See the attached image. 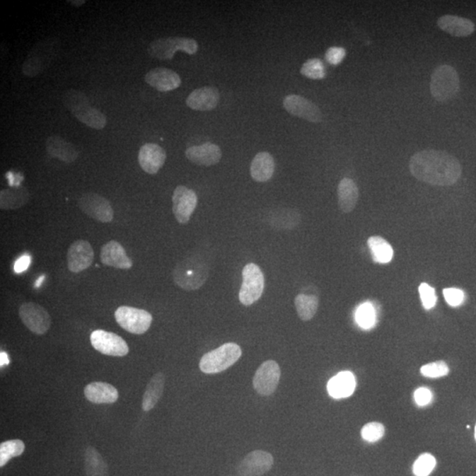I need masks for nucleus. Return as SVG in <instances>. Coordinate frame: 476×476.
Returning a JSON list of instances; mask_svg holds the SVG:
<instances>
[{
    "label": "nucleus",
    "instance_id": "1",
    "mask_svg": "<svg viewBox=\"0 0 476 476\" xmlns=\"http://www.w3.org/2000/svg\"><path fill=\"white\" fill-rule=\"evenodd\" d=\"M411 174L419 181L434 186H451L461 177L459 160L440 150L425 149L414 153L410 161Z\"/></svg>",
    "mask_w": 476,
    "mask_h": 476
},
{
    "label": "nucleus",
    "instance_id": "2",
    "mask_svg": "<svg viewBox=\"0 0 476 476\" xmlns=\"http://www.w3.org/2000/svg\"><path fill=\"white\" fill-rule=\"evenodd\" d=\"M63 102L64 106L81 123L96 130H102L105 127L106 116L89 105L88 98L83 93L70 89L64 93Z\"/></svg>",
    "mask_w": 476,
    "mask_h": 476
},
{
    "label": "nucleus",
    "instance_id": "3",
    "mask_svg": "<svg viewBox=\"0 0 476 476\" xmlns=\"http://www.w3.org/2000/svg\"><path fill=\"white\" fill-rule=\"evenodd\" d=\"M209 268L199 259H185L173 271L175 284L186 291H196L206 284Z\"/></svg>",
    "mask_w": 476,
    "mask_h": 476
},
{
    "label": "nucleus",
    "instance_id": "4",
    "mask_svg": "<svg viewBox=\"0 0 476 476\" xmlns=\"http://www.w3.org/2000/svg\"><path fill=\"white\" fill-rule=\"evenodd\" d=\"M460 91V78L457 71L448 64L436 67L431 75V92L440 103L453 99Z\"/></svg>",
    "mask_w": 476,
    "mask_h": 476
},
{
    "label": "nucleus",
    "instance_id": "5",
    "mask_svg": "<svg viewBox=\"0 0 476 476\" xmlns=\"http://www.w3.org/2000/svg\"><path fill=\"white\" fill-rule=\"evenodd\" d=\"M242 356V349L236 343H225L220 348L205 354L200 359V371L206 374L223 372L237 363Z\"/></svg>",
    "mask_w": 476,
    "mask_h": 476
},
{
    "label": "nucleus",
    "instance_id": "6",
    "mask_svg": "<svg viewBox=\"0 0 476 476\" xmlns=\"http://www.w3.org/2000/svg\"><path fill=\"white\" fill-rule=\"evenodd\" d=\"M199 45L195 39L185 37H166L153 41L148 48L149 54L160 60L173 59L178 51L193 55L198 52Z\"/></svg>",
    "mask_w": 476,
    "mask_h": 476
},
{
    "label": "nucleus",
    "instance_id": "7",
    "mask_svg": "<svg viewBox=\"0 0 476 476\" xmlns=\"http://www.w3.org/2000/svg\"><path fill=\"white\" fill-rule=\"evenodd\" d=\"M243 282L239 291L240 303L252 306L263 294L265 277L260 267L254 263L247 264L243 269Z\"/></svg>",
    "mask_w": 476,
    "mask_h": 476
},
{
    "label": "nucleus",
    "instance_id": "8",
    "mask_svg": "<svg viewBox=\"0 0 476 476\" xmlns=\"http://www.w3.org/2000/svg\"><path fill=\"white\" fill-rule=\"evenodd\" d=\"M117 324L125 331L134 335H143L152 324V315L145 310L130 306H120L115 313Z\"/></svg>",
    "mask_w": 476,
    "mask_h": 476
},
{
    "label": "nucleus",
    "instance_id": "9",
    "mask_svg": "<svg viewBox=\"0 0 476 476\" xmlns=\"http://www.w3.org/2000/svg\"><path fill=\"white\" fill-rule=\"evenodd\" d=\"M19 316L23 323L35 335L46 334L51 327L52 318L44 307L35 303H25L20 307Z\"/></svg>",
    "mask_w": 476,
    "mask_h": 476
},
{
    "label": "nucleus",
    "instance_id": "10",
    "mask_svg": "<svg viewBox=\"0 0 476 476\" xmlns=\"http://www.w3.org/2000/svg\"><path fill=\"white\" fill-rule=\"evenodd\" d=\"M281 378V368L277 361L268 360L260 365L253 377V388L261 396L273 395Z\"/></svg>",
    "mask_w": 476,
    "mask_h": 476
},
{
    "label": "nucleus",
    "instance_id": "11",
    "mask_svg": "<svg viewBox=\"0 0 476 476\" xmlns=\"http://www.w3.org/2000/svg\"><path fill=\"white\" fill-rule=\"evenodd\" d=\"M78 205L82 212L103 224L112 221L114 211L108 199L96 193H85L79 199Z\"/></svg>",
    "mask_w": 476,
    "mask_h": 476
},
{
    "label": "nucleus",
    "instance_id": "12",
    "mask_svg": "<svg viewBox=\"0 0 476 476\" xmlns=\"http://www.w3.org/2000/svg\"><path fill=\"white\" fill-rule=\"evenodd\" d=\"M91 342L94 349L103 355L124 356L129 352L127 343L114 332L95 330L91 335Z\"/></svg>",
    "mask_w": 476,
    "mask_h": 476
},
{
    "label": "nucleus",
    "instance_id": "13",
    "mask_svg": "<svg viewBox=\"0 0 476 476\" xmlns=\"http://www.w3.org/2000/svg\"><path fill=\"white\" fill-rule=\"evenodd\" d=\"M173 214L178 224H188L195 212L198 197L193 190L184 185H178L173 192Z\"/></svg>",
    "mask_w": 476,
    "mask_h": 476
},
{
    "label": "nucleus",
    "instance_id": "14",
    "mask_svg": "<svg viewBox=\"0 0 476 476\" xmlns=\"http://www.w3.org/2000/svg\"><path fill=\"white\" fill-rule=\"evenodd\" d=\"M95 259L94 250L85 240L71 243L67 252V266L71 273H81L91 266Z\"/></svg>",
    "mask_w": 476,
    "mask_h": 476
},
{
    "label": "nucleus",
    "instance_id": "15",
    "mask_svg": "<svg viewBox=\"0 0 476 476\" xmlns=\"http://www.w3.org/2000/svg\"><path fill=\"white\" fill-rule=\"evenodd\" d=\"M286 110L291 115L311 122L318 123L322 120L320 108L310 100L298 95H289L284 100Z\"/></svg>",
    "mask_w": 476,
    "mask_h": 476
},
{
    "label": "nucleus",
    "instance_id": "16",
    "mask_svg": "<svg viewBox=\"0 0 476 476\" xmlns=\"http://www.w3.org/2000/svg\"><path fill=\"white\" fill-rule=\"evenodd\" d=\"M274 458L269 453L256 450L247 454L239 464L238 473L241 476H260L273 468Z\"/></svg>",
    "mask_w": 476,
    "mask_h": 476
},
{
    "label": "nucleus",
    "instance_id": "17",
    "mask_svg": "<svg viewBox=\"0 0 476 476\" xmlns=\"http://www.w3.org/2000/svg\"><path fill=\"white\" fill-rule=\"evenodd\" d=\"M167 158L166 150L155 143H146L139 152V163L145 173L155 175L162 169Z\"/></svg>",
    "mask_w": 476,
    "mask_h": 476
},
{
    "label": "nucleus",
    "instance_id": "18",
    "mask_svg": "<svg viewBox=\"0 0 476 476\" xmlns=\"http://www.w3.org/2000/svg\"><path fill=\"white\" fill-rule=\"evenodd\" d=\"M185 156L190 162L196 166L209 167L216 166L220 162L223 153L219 146L207 142L186 149Z\"/></svg>",
    "mask_w": 476,
    "mask_h": 476
},
{
    "label": "nucleus",
    "instance_id": "19",
    "mask_svg": "<svg viewBox=\"0 0 476 476\" xmlns=\"http://www.w3.org/2000/svg\"><path fill=\"white\" fill-rule=\"evenodd\" d=\"M145 81L160 92L174 91L181 85V78L176 71L164 67H156L149 71L145 75Z\"/></svg>",
    "mask_w": 476,
    "mask_h": 476
},
{
    "label": "nucleus",
    "instance_id": "20",
    "mask_svg": "<svg viewBox=\"0 0 476 476\" xmlns=\"http://www.w3.org/2000/svg\"><path fill=\"white\" fill-rule=\"evenodd\" d=\"M220 93L213 87H203L195 89L186 99V105L190 108L200 112H207L216 108L219 103Z\"/></svg>",
    "mask_w": 476,
    "mask_h": 476
},
{
    "label": "nucleus",
    "instance_id": "21",
    "mask_svg": "<svg viewBox=\"0 0 476 476\" xmlns=\"http://www.w3.org/2000/svg\"><path fill=\"white\" fill-rule=\"evenodd\" d=\"M101 261L108 267L119 268V269H130L132 261L127 256L124 247L119 242L110 241L102 247Z\"/></svg>",
    "mask_w": 476,
    "mask_h": 476
},
{
    "label": "nucleus",
    "instance_id": "22",
    "mask_svg": "<svg viewBox=\"0 0 476 476\" xmlns=\"http://www.w3.org/2000/svg\"><path fill=\"white\" fill-rule=\"evenodd\" d=\"M438 26L443 31L456 37H466L474 33L475 25L473 21L467 18L445 16L440 17Z\"/></svg>",
    "mask_w": 476,
    "mask_h": 476
},
{
    "label": "nucleus",
    "instance_id": "23",
    "mask_svg": "<svg viewBox=\"0 0 476 476\" xmlns=\"http://www.w3.org/2000/svg\"><path fill=\"white\" fill-rule=\"evenodd\" d=\"M86 398L95 404H110L119 399V392L113 385L105 382H93L84 389Z\"/></svg>",
    "mask_w": 476,
    "mask_h": 476
},
{
    "label": "nucleus",
    "instance_id": "24",
    "mask_svg": "<svg viewBox=\"0 0 476 476\" xmlns=\"http://www.w3.org/2000/svg\"><path fill=\"white\" fill-rule=\"evenodd\" d=\"M356 378L352 372L342 371L328 382L329 395L334 399L348 398L356 389Z\"/></svg>",
    "mask_w": 476,
    "mask_h": 476
},
{
    "label": "nucleus",
    "instance_id": "25",
    "mask_svg": "<svg viewBox=\"0 0 476 476\" xmlns=\"http://www.w3.org/2000/svg\"><path fill=\"white\" fill-rule=\"evenodd\" d=\"M46 150L52 157L67 163H74L79 156L77 149L71 143L64 141L63 138L57 135L47 139Z\"/></svg>",
    "mask_w": 476,
    "mask_h": 476
},
{
    "label": "nucleus",
    "instance_id": "26",
    "mask_svg": "<svg viewBox=\"0 0 476 476\" xmlns=\"http://www.w3.org/2000/svg\"><path fill=\"white\" fill-rule=\"evenodd\" d=\"M338 204L343 213H352L359 199V190L352 179L343 178L338 185Z\"/></svg>",
    "mask_w": 476,
    "mask_h": 476
},
{
    "label": "nucleus",
    "instance_id": "27",
    "mask_svg": "<svg viewBox=\"0 0 476 476\" xmlns=\"http://www.w3.org/2000/svg\"><path fill=\"white\" fill-rule=\"evenodd\" d=\"M274 168L273 156L269 153L260 152L250 164V176L257 182H267L274 176Z\"/></svg>",
    "mask_w": 476,
    "mask_h": 476
},
{
    "label": "nucleus",
    "instance_id": "28",
    "mask_svg": "<svg viewBox=\"0 0 476 476\" xmlns=\"http://www.w3.org/2000/svg\"><path fill=\"white\" fill-rule=\"evenodd\" d=\"M164 385H166V377L162 372H158L153 376L151 381H149L143 396L142 409L144 411H150L156 407L161 398H162Z\"/></svg>",
    "mask_w": 476,
    "mask_h": 476
},
{
    "label": "nucleus",
    "instance_id": "29",
    "mask_svg": "<svg viewBox=\"0 0 476 476\" xmlns=\"http://www.w3.org/2000/svg\"><path fill=\"white\" fill-rule=\"evenodd\" d=\"M28 199L30 193L26 188L13 186L0 192V207L3 210L18 209L27 204Z\"/></svg>",
    "mask_w": 476,
    "mask_h": 476
},
{
    "label": "nucleus",
    "instance_id": "30",
    "mask_svg": "<svg viewBox=\"0 0 476 476\" xmlns=\"http://www.w3.org/2000/svg\"><path fill=\"white\" fill-rule=\"evenodd\" d=\"M52 56L42 55L40 47L37 46L25 60L23 71L28 77H35L44 71L52 61Z\"/></svg>",
    "mask_w": 476,
    "mask_h": 476
},
{
    "label": "nucleus",
    "instance_id": "31",
    "mask_svg": "<svg viewBox=\"0 0 476 476\" xmlns=\"http://www.w3.org/2000/svg\"><path fill=\"white\" fill-rule=\"evenodd\" d=\"M301 220L300 214L291 209L275 211L268 216V223L279 230H292L298 226Z\"/></svg>",
    "mask_w": 476,
    "mask_h": 476
},
{
    "label": "nucleus",
    "instance_id": "32",
    "mask_svg": "<svg viewBox=\"0 0 476 476\" xmlns=\"http://www.w3.org/2000/svg\"><path fill=\"white\" fill-rule=\"evenodd\" d=\"M84 457L87 476H108V465L94 447L88 446Z\"/></svg>",
    "mask_w": 476,
    "mask_h": 476
},
{
    "label": "nucleus",
    "instance_id": "33",
    "mask_svg": "<svg viewBox=\"0 0 476 476\" xmlns=\"http://www.w3.org/2000/svg\"><path fill=\"white\" fill-rule=\"evenodd\" d=\"M368 246L375 262L386 264L392 260L393 249L385 239L378 236H373L368 239Z\"/></svg>",
    "mask_w": 476,
    "mask_h": 476
},
{
    "label": "nucleus",
    "instance_id": "34",
    "mask_svg": "<svg viewBox=\"0 0 476 476\" xmlns=\"http://www.w3.org/2000/svg\"><path fill=\"white\" fill-rule=\"evenodd\" d=\"M295 306L300 320L309 321L317 313L318 308V296L299 294L295 298Z\"/></svg>",
    "mask_w": 476,
    "mask_h": 476
},
{
    "label": "nucleus",
    "instance_id": "35",
    "mask_svg": "<svg viewBox=\"0 0 476 476\" xmlns=\"http://www.w3.org/2000/svg\"><path fill=\"white\" fill-rule=\"evenodd\" d=\"M25 451V443L20 439L9 440L0 445V467H5L8 461L21 455Z\"/></svg>",
    "mask_w": 476,
    "mask_h": 476
},
{
    "label": "nucleus",
    "instance_id": "36",
    "mask_svg": "<svg viewBox=\"0 0 476 476\" xmlns=\"http://www.w3.org/2000/svg\"><path fill=\"white\" fill-rule=\"evenodd\" d=\"M357 324L365 330H368L374 327L376 314L373 306L371 303L361 304L356 313Z\"/></svg>",
    "mask_w": 476,
    "mask_h": 476
},
{
    "label": "nucleus",
    "instance_id": "37",
    "mask_svg": "<svg viewBox=\"0 0 476 476\" xmlns=\"http://www.w3.org/2000/svg\"><path fill=\"white\" fill-rule=\"evenodd\" d=\"M301 74L311 80H322L325 77L324 64L318 59L307 60L301 68Z\"/></svg>",
    "mask_w": 476,
    "mask_h": 476
},
{
    "label": "nucleus",
    "instance_id": "38",
    "mask_svg": "<svg viewBox=\"0 0 476 476\" xmlns=\"http://www.w3.org/2000/svg\"><path fill=\"white\" fill-rule=\"evenodd\" d=\"M436 465L435 457L429 453L422 454L414 461L413 473L416 476H429L431 474Z\"/></svg>",
    "mask_w": 476,
    "mask_h": 476
},
{
    "label": "nucleus",
    "instance_id": "39",
    "mask_svg": "<svg viewBox=\"0 0 476 476\" xmlns=\"http://www.w3.org/2000/svg\"><path fill=\"white\" fill-rule=\"evenodd\" d=\"M384 434V425L381 424V422H368V424L364 426L361 431V438H363L365 441L370 443L378 441V440H381L383 438Z\"/></svg>",
    "mask_w": 476,
    "mask_h": 476
},
{
    "label": "nucleus",
    "instance_id": "40",
    "mask_svg": "<svg viewBox=\"0 0 476 476\" xmlns=\"http://www.w3.org/2000/svg\"><path fill=\"white\" fill-rule=\"evenodd\" d=\"M449 371L448 365L443 361H434V363L425 364L421 368L422 375L424 377L431 378L445 377V376L449 374Z\"/></svg>",
    "mask_w": 476,
    "mask_h": 476
},
{
    "label": "nucleus",
    "instance_id": "41",
    "mask_svg": "<svg viewBox=\"0 0 476 476\" xmlns=\"http://www.w3.org/2000/svg\"><path fill=\"white\" fill-rule=\"evenodd\" d=\"M419 294L422 300V306L425 310H431L436 306V296L435 289L427 284H422L419 286Z\"/></svg>",
    "mask_w": 476,
    "mask_h": 476
},
{
    "label": "nucleus",
    "instance_id": "42",
    "mask_svg": "<svg viewBox=\"0 0 476 476\" xmlns=\"http://www.w3.org/2000/svg\"><path fill=\"white\" fill-rule=\"evenodd\" d=\"M443 294L447 303L453 307L460 306L465 298L464 292L455 288L445 289L443 291Z\"/></svg>",
    "mask_w": 476,
    "mask_h": 476
},
{
    "label": "nucleus",
    "instance_id": "43",
    "mask_svg": "<svg viewBox=\"0 0 476 476\" xmlns=\"http://www.w3.org/2000/svg\"><path fill=\"white\" fill-rule=\"evenodd\" d=\"M346 57V50L342 47L329 48L325 53V59L328 63L337 66Z\"/></svg>",
    "mask_w": 476,
    "mask_h": 476
},
{
    "label": "nucleus",
    "instance_id": "44",
    "mask_svg": "<svg viewBox=\"0 0 476 476\" xmlns=\"http://www.w3.org/2000/svg\"><path fill=\"white\" fill-rule=\"evenodd\" d=\"M432 393L426 388H420L414 392V400L419 407H425L431 402Z\"/></svg>",
    "mask_w": 476,
    "mask_h": 476
},
{
    "label": "nucleus",
    "instance_id": "45",
    "mask_svg": "<svg viewBox=\"0 0 476 476\" xmlns=\"http://www.w3.org/2000/svg\"><path fill=\"white\" fill-rule=\"evenodd\" d=\"M30 256L25 255L20 257V259L16 261V265H14V271H16V273L21 274L26 270L28 266H30Z\"/></svg>",
    "mask_w": 476,
    "mask_h": 476
},
{
    "label": "nucleus",
    "instance_id": "46",
    "mask_svg": "<svg viewBox=\"0 0 476 476\" xmlns=\"http://www.w3.org/2000/svg\"><path fill=\"white\" fill-rule=\"evenodd\" d=\"M0 356H1V366H3V365L9 364L8 356H7L5 352H1V354H0Z\"/></svg>",
    "mask_w": 476,
    "mask_h": 476
},
{
    "label": "nucleus",
    "instance_id": "47",
    "mask_svg": "<svg viewBox=\"0 0 476 476\" xmlns=\"http://www.w3.org/2000/svg\"><path fill=\"white\" fill-rule=\"evenodd\" d=\"M68 3H70L71 5H73V6H81L83 5V4L86 3V1H84V0H82V1H81V0H79V1H76V0H74V1H68Z\"/></svg>",
    "mask_w": 476,
    "mask_h": 476
},
{
    "label": "nucleus",
    "instance_id": "48",
    "mask_svg": "<svg viewBox=\"0 0 476 476\" xmlns=\"http://www.w3.org/2000/svg\"><path fill=\"white\" fill-rule=\"evenodd\" d=\"M45 275H42V277H41L40 278H39L38 280L37 281V282H35V288H39V287H40L42 281L45 280Z\"/></svg>",
    "mask_w": 476,
    "mask_h": 476
},
{
    "label": "nucleus",
    "instance_id": "49",
    "mask_svg": "<svg viewBox=\"0 0 476 476\" xmlns=\"http://www.w3.org/2000/svg\"><path fill=\"white\" fill-rule=\"evenodd\" d=\"M475 439H476V425H475Z\"/></svg>",
    "mask_w": 476,
    "mask_h": 476
}]
</instances>
